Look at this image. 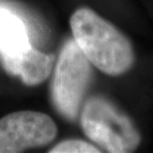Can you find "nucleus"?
I'll return each mask as SVG.
<instances>
[{"mask_svg": "<svg viewBox=\"0 0 153 153\" xmlns=\"http://www.w3.org/2000/svg\"><path fill=\"white\" fill-rule=\"evenodd\" d=\"M101 150L92 143L82 140H66L58 143L49 153H100Z\"/></svg>", "mask_w": 153, "mask_h": 153, "instance_id": "0eeeda50", "label": "nucleus"}, {"mask_svg": "<svg viewBox=\"0 0 153 153\" xmlns=\"http://www.w3.org/2000/svg\"><path fill=\"white\" fill-rule=\"evenodd\" d=\"M58 128L44 112L22 110L0 119V153H19L55 141Z\"/></svg>", "mask_w": 153, "mask_h": 153, "instance_id": "20e7f679", "label": "nucleus"}, {"mask_svg": "<svg viewBox=\"0 0 153 153\" xmlns=\"http://www.w3.org/2000/svg\"><path fill=\"white\" fill-rule=\"evenodd\" d=\"M92 77V64L74 39L67 40L56 60L50 85L52 105L64 119L73 123L79 117Z\"/></svg>", "mask_w": 153, "mask_h": 153, "instance_id": "7ed1b4c3", "label": "nucleus"}, {"mask_svg": "<svg viewBox=\"0 0 153 153\" xmlns=\"http://www.w3.org/2000/svg\"><path fill=\"white\" fill-rule=\"evenodd\" d=\"M73 39L90 62L108 76H120L131 71L135 51L131 40L111 22L88 7L71 14Z\"/></svg>", "mask_w": 153, "mask_h": 153, "instance_id": "f257e3e1", "label": "nucleus"}, {"mask_svg": "<svg viewBox=\"0 0 153 153\" xmlns=\"http://www.w3.org/2000/svg\"><path fill=\"white\" fill-rule=\"evenodd\" d=\"M0 60L9 75L18 77L26 86H36L51 75L55 68L56 57L31 45L19 55L0 57Z\"/></svg>", "mask_w": 153, "mask_h": 153, "instance_id": "39448f33", "label": "nucleus"}, {"mask_svg": "<svg viewBox=\"0 0 153 153\" xmlns=\"http://www.w3.org/2000/svg\"><path fill=\"white\" fill-rule=\"evenodd\" d=\"M84 135L108 153H131L141 145L142 136L129 116L109 98L95 94L85 99L79 112Z\"/></svg>", "mask_w": 153, "mask_h": 153, "instance_id": "f03ea898", "label": "nucleus"}, {"mask_svg": "<svg viewBox=\"0 0 153 153\" xmlns=\"http://www.w3.org/2000/svg\"><path fill=\"white\" fill-rule=\"evenodd\" d=\"M26 24L15 11L0 7V57L17 56L31 47Z\"/></svg>", "mask_w": 153, "mask_h": 153, "instance_id": "423d86ee", "label": "nucleus"}]
</instances>
